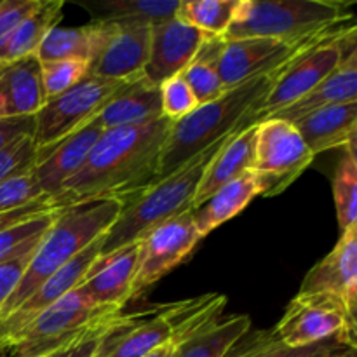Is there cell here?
Masks as SVG:
<instances>
[{"label": "cell", "instance_id": "obj_1", "mask_svg": "<svg viewBox=\"0 0 357 357\" xmlns=\"http://www.w3.org/2000/svg\"><path fill=\"white\" fill-rule=\"evenodd\" d=\"M173 121L159 117L129 128L105 129L82 169L52 199L58 209L89 201L129 202L159 180L160 153Z\"/></svg>", "mask_w": 357, "mask_h": 357}, {"label": "cell", "instance_id": "obj_2", "mask_svg": "<svg viewBox=\"0 0 357 357\" xmlns=\"http://www.w3.org/2000/svg\"><path fill=\"white\" fill-rule=\"evenodd\" d=\"M279 70L229 87L218 98L199 105L194 112L174 121L160 153L159 180L174 173L218 139L253 126L255 110L271 89Z\"/></svg>", "mask_w": 357, "mask_h": 357}, {"label": "cell", "instance_id": "obj_3", "mask_svg": "<svg viewBox=\"0 0 357 357\" xmlns=\"http://www.w3.org/2000/svg\"><path fill=\"white\" fill-rule=\"evenodd\" d=\"M124 202L89 201L59 209L42 236L20 284L0 309V321L13 314L49 275L68 264L114 225Z\"/></svg>", "mask_w": 357, "mask_h": 357}, {"label": "cell", "instance_id": "obj_4", "mask_svg": "<svg viewBox=\"0 0 357 357\" xmlns=\"http://www.w3.org/2000/svg\"><path fill=\"white\" fill-rule=\"evenodd\" d=\"M229 136L213 143L174 173L160 178L135 199L126 202L114 225L103 236L100 257H108L121 248L138 243L155 227L192 211L202 174Z\"/></svg>", "mask_w": 357, "mask_h": 357}, {"label": "cell", "instance_id": "obj_5", "mask_svg": "<svg viewBox=\"0 0 357 357\" xmlns=\"http://www.w3.org/2000/svg\"><path fill=\"white\" fill-rule=\"evenodd\" d=\"M122 317V310L93 305L73 289L23 326L10 333L3 331V335L10 357H42L91 335L103 333Z\"/></svg>", "mask_w": 357, "mask_h": 357}, {"label": "cell", "instance_id": "obj_6", "mask_svg": "<svg viewBox=\"0 0 357 357\" xmlns=\"http://www.w3.org/2000/svg\"><path fill=\"white\" fill-rule=\"evenodd\" d=\"M351 20L347 3L333 0H239L223 38L309 37Z\"/></svg>", "mask_w": 357, "mask_h": 357}, {"label": "cell", "instance_id": "obj_7", "mask_svg": "<svg viewBox=\"0 0 357 357\" xmlns=\"http://www.w3.org/2000/svg\"><path fill=\"white\" fill-rule=\"evenodd\" d=\"M356 51V28L340 24L289 59L253 114V122L274 117L323 82L347 54Z\"/></svg>", "mask_w": 357, "mask_h": 357}, {"label": "cell", "instance_id": "obj_8", "mask_svg": "<svg viewBox=\"0 0 357 357\" xmlns=\"http://www.w3.org/2000/svg\"><path fill=\"white\" fill-rule=\"evenodd\" d=\"M124 84L126 80H110L87 75L72 89L45 100L40 110L33 115L35 145L38 149L52 145L82 128L100 114L105 103Z\"/></svg>", "mask_w": 357, "mask_h": 357}, {"label": "cell", "instance_id": "obj_9", "mask_svg": "<svg viewBox=\"0 0 357 357\" xmlns=\"http://www.w3.org/2000/svg\"><path fill=\"white\" fill-rule=\"evenodd\" d=\"M314 160L295 124L267 119L257 124L253 171L264 185V195L279 194Z\"/></svg>", "mask_w": 357, "mask_h": 357}, {"label": "cell", "instance_id": "obj_10", "mask_svg": "<svg viewBox=\"0 0 357 357\" xmlns=\"http://www.w3.org/2000/svg\"><path fill=\"white\" fill-rule=\"evenodd\" d=\"M272 330L289 347H305L338 337L356 349V317L326 296L296 295Z\"/></svg>", "mask_w": 357, "mask_h": 357}, {"label": "cell", "instance_id": "obj_11", "mask_svg": "<svg viewBox=\"0 0 357 357\" xmlns=\"http://www.w3.org/2000/svg\"><path fill=\"white\" fill-rule=\"evenodd\" d=\"M331 30L303 38H295V40L265 37L230 38V40L223 38L225 42H223L222 54L218 59V73L222 77L223 86L225 89H229V87L239 86L253 77L282 68L289 59L295 58L298 52L312 45Z\"/></svg>", "mask_w": 357, "mask_h": 357}, {"label": "cell", "instance_id": "obj_12", "mask_svg": "<svg viewBox=\"0 0 357 357\" xmlns=\"http://www.w3.org/2000/svg\"><path fill=\"white\" fill-rule=\"evenodd\" d=\"M199 241L201 236L194 225L192 211L146 232L138 241V268L132 284V298L180 265Z\"/></svg>", "mask_w": 357, "mask_h": 357}, {"label": "cell", "instance_id": "obj_13", "mask_svg": "<svg viewBox=\"0 0 357 357\" xmlns=\"http://www.w3.org/2000/svg\"><path fill=\"white\" fill-rule=\"evenodd\" d=\"M105 23L107 30L96 56L89 63V75L110 80H128L142 75L149 59L152 24Z\"/></svg>", "mask_w": 357, "mask_h": 357}, {"label": "cell", "instance_id": "obj_14", "mask_svg": "<svg viewBox=\"0 0 357 357\" xmlns=\"http://www.w3.org/2000/svg\"><path fill=\"white\" fill-rule=\"evenodd\" d=\"M298 295L337 300L356 317L357 227L342 232L337 246L307 272Z\"/></svg>", "mask_w": 357, "mask_h": 357}, {"label": "cell", "instance_id": "obj_15", "mask_svg": "<svg viewBox=\"0 0 357 357\" xmlns=\"http://www.w3.org/2000/svg\"><path fill=\"white\" fill-rule=\"evenodd\" d=\"M103 131L105 129L98 124L96 119H91L66 138L37 150L31 173L37 178L44 195L51 199L58 197L66 181L72 180L82 169Z\"/></svg>", "mask_w": 357, "mask_h": 357}, {"label": "cell", "instance_id": "obj_16", "mask_svg": "<svg viewBox=\"0 0 357 357\" xmlns=\"http://www.w3.org/2000/svg\"><path fill=\"white\" fill-rule=\"evenodd\" d=\"M208 37V33L183 23L176 16L153 24L143 75L157 86L171 77L180 75Z\"/></svg>", "mask_w": 357, "mask_h": 357}, {"label": "cell", "instance_id": "obj_17", "mask_svg": "<svg viewBox=\"0 0 357 357\" xmlns=\"http://www.w3.org/2000/svg\"><path fill=\"white\" fill-rule=\"evenodd\" d=\"M139 244L132 243L108 257H98L77 288L84 300L96 307H122L132 298Z\"/></svg>", "mask_w": 357, "mask_h": 357}, {"label": "cell", "instance_id": "obj_18", "mask_svg": "<svg viewBox=\"0 0 357 357\" xmlns=\"http://www.w3.org/2000/svg\"><path fill=\"white\" fill-rule=\"evenodd\" d=\"M101 244H103V237H100L98 241H94L93 244L86 248L84 251H80L73 260H70L68 264L63 265L61 268L54 272L52 275H49L13 314L6 317V319L0 321V326L6 333L17 330L20 326H23L26 321H30L31 317L37 316L38 312H42L44 309H47L49 305L56 303L58 300H61L63 296H66L68 293H72L73 289H77L80 286V282L84 281L86 274L89 272V268L93 267L94 261L98 260L101 251Z\"/></svg>", "mask_w": 357, "mask_h": 357}, {"label": "cell", "instance_id": "obj_19", "mask_svg": "<svg viewBox=\"0 0 357 357\" xmlns=\"http://www.w3.org/2000/svg\"><path fill=\"white\" fill-rule=\"evenodd\" d=\"M291 124L298 129L314 157L335 149L356 152L357 101L319 108Z\"/></svg>", "mask_w": 357, "mask_h": 357}, {"label": "cell", "instance_id": "obj_20", "mask_svg": "<svg viewBox=\"0 0 357 357\" xmlns=\"http://www.w3.org/2000/svg\"><path fill=\"white\" fill-rule=\"evenodd\" d=\"M167 342L171 326L162 312L143 321L124 316L101 335L93 357H145Z\"/></svg>", "mask_w": 357, "mask_h": 357}, {"label": "cell", "instance_id": "obj_21", "mask_svg": "<svg viewBox=\"0 0 357 357\" xmlns=\"http://www.w3.org/2000/svg\"><path fill=\"white\" fill-rule=\"evenodd\" d=\"M159 117H162L159 86L142 73L126 80L94 119L103 129H115L142 126Z\"/></svg>", "mask_w": 357, "mask_h": 357}, {"label": "cell", "instance_id": "obj_22", "mask_svg": "<svg viewBox=\"0 0 357 357\" xmlns=\"http://www.w3.org/2000/svg\"><path fill=\"white\" fill-rule=\"evenodd\" d=\"M45 103L40 61L35 56L0 68V119L33 117Z\"/></svg>", "mask_w": 357, "mask_h": 357}, {"label": "cell", "instance_id": "obj_23", "mask_svg": "<svg viewBox=\"0 0 357 357\" xmlns=\"http://www.w3.org/2000/svg\"><path fill=\"white\" fill-rule=\"evenodd\" d=\"M255 138H257V124L239 129L225 139L202 174L194 199V209L211 197L223 185L253 169Z\"/></svg>", "mask_w": 357, "mask_h": 357}, {"label": "cell", "instance_id": "obj_24", "mask_svg": "<svg viewBox=\"0 0 357 357\" xmlns=\"http://www.w3.org/2000/svg\"><path fill=\"white\" fill-rule=\"evenodd\" d=\"M257 195H264V185L253 169L218 188L201 206L192 209L194 225L201 239L239 215Z\"/></svg>", "mask_w": 357, "mask_h": 357}, {"label": "cell", "instance_id": "obj_25", "mask_svg": "<svg viewBox=\"0 0 357 357\" xmlns=\"http://www.w3.org/2000/svg\"><path fill=\"white\" fill-rule=\"evenodd\" d=\"M352 101H357V49L345 56L344 61L323 82L317 84L310 93L300 98L291 107L275 114L274 119L295 122L303 115L319 110V108L352 103Z\"/></svg>", "mask_w": 357, "mask_h": 357}, {"label": "cell", "instance_id": "obj_26", "mask_svg": "<svg viewBox=\"0 0 357 357\" xmlns=\"http://www.w3.org/2000/svg\"><path fill=\"white\" fill-rule=\"evenodd\" d=\"M250 330V316H220L192 333L171 340L173 357H225L230 347Z\"/></svg>", "mask_w": 357, "mask_h": 357}, {"label": "cell", "instance_id": "obj_27", "mask_svg": "<svg viewBox=\"0 0 357 357\" xmlns=\"http://www.w3.org/2000/svg\"><path fill=\"white\" fill-rule=\"evenodd\" d=\"M105 30H107V23L101 20L84 24V26L63 28L56 24L38 45L35 58L40 63L72 59V61L87 63L89 66L100 49Z\"/></svg>", "mask_w": 357, "mask_h": 357}, {"label": "cell", "instance_id": "obj_28", "mask_svg": "<svg viewBox=\"0 0 357 357\" xmlns=\"http://www.w3.org/2000/svg\"><path fill=\"white\" fill-rule=\"evenodd\" d=\"M354 351L342 338H328L305 347H289L274 330L248 331L230 347L225 357H338Z\"/></svg>", "mask_w": 357, "mask_h": 357}, {"label": "cell", "instance_id": "obj_29", "mask_svg": "<svg viewBox=\"0 0 357 357\" xmlns=\"http://www.w3.org/2000/svg\"><path fill=\"white\" fill-rule=\"evenodd\" d=\"M61 0H40L37 9L21 21L6 40L0 42V63H13L35 56L45 35L61 21Z\"/></svg>", "mask_w": 357, "mask_h": 357}, {"label": "cell", "instance_id": "obj_30", "mask_svg": "<svg viewBox=\"0 0 357 357\" xmlns=\"http://www.w3.org/2000/svg\"><path fill=\"white\" fill-rule=\"evenodd\" d=\"M223 37H213L209 35L202 45L199 47L197 54L194 56L187 68L180 73L185 82L194 93L199 105L208 103L215 100L225 91L222 77L218 73V59L222 54Z\"/></svg>", "mask_w": 357, "mask_h": 357}, {"label": "cell", "instance_id": "obj_31", "mask_svg": "<svg viewBox=\"0 0 357 357\" xmlns=\"http://www.w3.org/2000/svg\"><path fill=\"white\" fill-rule=\"evenodd\" d=\"M237 6L239 0H180L176 17L204 33L223 37L234 21Z\"/></svg>", "mask_w": 357, "mask_h": 357}, {"label": "cell", "instance_id": "obj_32", "mask_svg": "<svg viewBox=\"0 0 357 357\" xmlns=\"http://www.w3.org/2000/svg\"><path fill=\"white\" fill-rule=\"evenodd\" d=\"M103 21L159 24L176 16L180 0H110L105 2Z\"/></svg>", "mask_w": 357, "mask_h": 357}, {"label": "cell", "instance_id": "obj_33", "mask_svg": "<svg viewBox=\"0 0 357 357\" xmlns=\"http://www.w3.org/2000/svg\"><path fill=\"white\" fill-rule=\"evenodd\" d=\"M333 197L340 234L357 227V160L356 152L344 150L333 176Z\"/></svg>", "mask_w": 357, "mask_h": 357}, {"label": "cell", "instance_id": "obj_34", "mask_svg": "<svg viewBox=\"0 0 357 357\" xmlns=\"http://www.w3.org/2000/svg\"><path fill=\"white\" fill-rule=\"evenodd\" d=\"M58 211L59 209H54V211L33 216V218L9 227L6 230H0V264L16 257L21 251H24L31 244L37 243L47 232Z\"/></svg>", "mask_w": 357, "mask_h": 357}, {"label": "cell", "instance_id": "obj_35", "mask_svg": "<svg viewBox=\"0 0 357 357\" xmlns=\"http://www.w3.org/2000/svg\"><path fill=\"white\" fill-rule=\"evenodd\" d=\"M44 197L47 195H44L31 171L0 181V213H10L26 208Z\"/></svg>", "mask_w": 357, "mask_h": 357}, {"label": "cell", "instance_id": "obj_36", "mask_svg": "<svg viewBox=\"0 0 357 357\" xmlns=\"http://www.w3.org/2000/svg\"><path fill=\"white\" fill-rule=\"evenodd\" d=\"M42 68V86H44L45 100L54 98L89 75V66L82 61L61 59V61L40 63Z\"/></svg>", "mask_w": 357, "mask_h": 357}, {"label": "cell", "instance_id": "obj_37", "mask_svg": "<svg viewBox=\"0 0 357 357\" xmlns=\"http://www.w3.org/2000/svg\"><path fill=\"white\" fill-rule=\"evenodd\" d=\"M159 93L162 115L173 122L180 121L199 107V101L181 75H174L159 84Z\"/></svg>", "mask_w": 357, "mask_h": 357}, {"label": "cell", "instance_id": "obj_38", "mask_svg": "<svg viewBox=\"0 0 357 357\" xmlns=\"http://www.w3.org/2000/svg\"><path fill=\"white\" fill-rule=\"evenodd\" d=\"M37 150L31 135L20 136L3 146L0 150V181L33 169Z\"/></svg>", "mask_w": 357, "mask_h": 357}, {"label": "cell", "instance_id": "obj_39", "mask_svg": "<svg viewBox=\"0 0 357 357\" xmlns=\"http://www.w3.org/2000/svg\"><path fill=\"white\" fill-rule=\"evenodd\" d=\"M40 239H38L37 243L31 244L30 248H26L24 251H21L20 255H16V257L9 258V260L0 264V309H2L3 303L9 300V296L13 295L14 289L20 284L21 278H23L24 271H26L28 264H30L31 257H33Z\"/></svg>", "mask_w": 357, "mask_h": 357}, {"label": "cell", "instance_id": "obj_40", "mask_svg": "<svg viewBox=\"0 0 357 357\" xmlns=\"http://www.w3.org/2000/svg\"><path fill=\"white\" fill-rule=\"evenodd\" d=\"M40 0H0V42L6 40L23 20L38 7Z\"/></svg>", "mask_w": 357, "mask_h": 357}, {"label": "cell", "instance_id": "obj_41", "mask_svg": "<svg viewBox=\"0 0 357 357\" xmlns=\"http://www.w3.org/2000/svg\"><path fill=\"white\" fill-rule=\"evenodd\" d=\"M54 209H58V208L54 206L52 199L44 197V199H40L38 202H35V204L26 206V208L16 209V211H10V213H0V230H6V229H9V227L17 225V223L26 222V220L33 218V216L44 215V213H49V211H54Z\"/></svg>", "mask_w": 357, "mask_h": 357}, {"label": "cell", "instance_id": "obj_42", "mask_svg": "<svg viewBox=\"0 0 357 357\" xmlns=\"http://www.w3.org/2000/svg\"><path fill=\"white\" fill-rule=\"evenodd\" d=\"M35 119L33 117H14L0 119V150L20 136H33Z\"/></svg>", "mask_w": 357, "mask_h": 357}, {"label": "cell", "instance_id": "obj_43", "mask_svg": "<svg viewBox=\"0 0 357 357\" xmlns=\"http://www.w3.org/2000/svg\"><path fill=\"white\" fill-rule=\"evenodd\" d=\"M103 333L91 335V337L84 338V340L77 342V344L68 345V347H63L59 349V351H54L51 352V354L42 356V357H93L94 352H96L98 340H100V337Z\"/></svg>", "mask_w": 357, "mask_h": 357}, {"label": "cell", "instance_id": "obj_44", "mask_svg": "<svg viewBox=\"0 0 357 357\" xmlns=\"http://www.w3.org/2000/svg\"><path fill=\"white\" fill-rule=\"evenodd\" d=\"M145 357H173V344H171V342H167V344L153 349V351L149 352Z\"/></svg>", "mask_w": 357, "mask_h": 357}, {"label": "cell", "instance_id": "obj_45", "mask_svg": "<svg viewBox=\"0 0 357 357\" xmlns=\"http://www.w3.org/2000/svg\"><path fill=\"white\" fill-rule=\"evenodd\" d=\"M0 357H10L9 356V345H7L6 335H3L2 326H0Z\"/></svg>", "mask_w": 357, "mask_h": 357}, {"label": "cell", "instance_id": "obj_46", "mask_svg": "<svg viewBox=\"0 0 357 357\" xmlns=\"http://www.w3.org/2000/svg\"><path fill=\"white\" fill-rule=\"evenodd\" d=\"M340 357H354V351H349V352H345L344 356H340Z\"/></svg>", "mask_w": 357, "mask_h": 357}, {"label": "cell", "instance_id": "obj_47", "mask_svg": "<svg viewBox=\"0 0 357 357\" xmlns=\"http://www.w3.org/2000/svg\"><path fill=\"white\" fill-rule=\"evenodd\" d=\"M2 66H3V63H0V68H2Z\"/></svg>", "mask_w": 357, "mask_h": 357}, {"label": "cell", "instance_id": "obj_48", "mask_svg": "<svg viewBox=\"0 0 357 357\" xmlns=\"http://www.w3.org/2000/svg\"><path fill=\"white\" fill-rule=\"evenodd\" d=\"M338 357H340V356H338Z\"/></svg>", "mask_w": 357, "mask_h": 357}]
</instances>
